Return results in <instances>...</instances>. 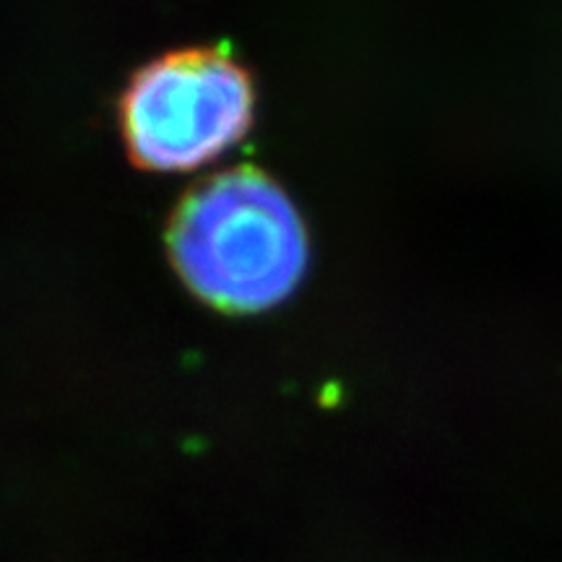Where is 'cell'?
<instances>
[{
  "label": "cell",
  "instance_id": "6da1fadb",
  "mask_svg": "<svg viewBox=\"0 0 562 562\" xmlns=\"http://www.w3.org/2000/svg\"><path fill=\"white\" fill-rule=\"evenodd\" d=\"M167 248L195 297L224 313H261L297 290L311 261L305 224L284 188L240 165L201 180L167 224Z\"/></svg>",
  "mask_w": 562,
  "mask_h": 562
},
{
  "label": "cell",
  "instance_id": "7a4b0ae2",
  "mask_svg": "<svg viewBox=\"0 0 562 562\" xmlns=\"http://www.w3.org/2000/svg\"><path fill=\"white\" fill-rule=\"evenodd\" d=\"M256 83L227 50L182 47L146 63L121 100V131L140 170L188 172L250 131Z\"/></svg>",
  "mask_w": 562,
  "mask_h": 562
}]
</instances>
